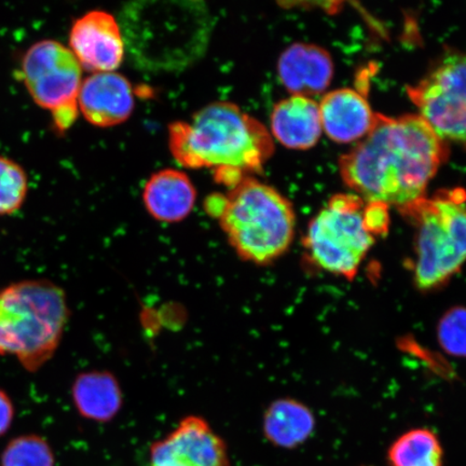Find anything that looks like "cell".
<instances>
[{
	"instance_id": "6da1fadb",
	"label": "cell",
	"mask_w": 466,
	"mask_h": 466,
	"mask_svg": "<svg viewBox=\"0 0 466 466\" xmlns=\"http://www.w3.org/2000/svg\"><path fill=\"white\" fill-rule=\"evenodd\" d=\"M445 157L444 142L420 116L377 114L370 133L340 159V172L363 200L401 208L423 198Z\"/></svg>"
},
{
	"instance_id": "7a4b0ae2",
	"label": "cell",
	"mask_w": 466,
	"mask_h": 466,
	"mask_svg": "<svg viewBox=\"0 0 466 466\" xmlns=\"http://www.w3.org/2000/svg\"><path fill=\"white\" fill-rule=\"evenodd\" d=\"M173 158L188 168H213L232 187L262 171L275 151L271 133L235 103L207 105L189 121L168 126Z\"/></svg>"
},
{
	"instance_id": "3957f363",
	"label": "cell",
	"mask_w": 466,
	"mask_h": 466,
	"mask_svg": "<svg viewBox=\"0 0 466 466\" xmlns=\"http://www.w3.org/2000/svg\"><path fill=\"white\" fill-rule=\"evenodd\" d=\"M126 55L149 73H177L207 54L215 26L203 2H133L118 15Z\"/></svg>"
},
{
	"instance_id": "277c9868",
	"label": "cell",
	"mask_w": 466,
	"mask_h": 466,
	"mask_svg": "<svg viewBox=\"0 0 466 466\" xmlns=\"http://www.w3.org/2000/svg\"><path fill=\"white\" fill-rule=\"evenodd\" d=\"M207 212L218 219L238 258L255 266H270L293 243V204L272 186L248 177L206 201Z\"/></svg>"
},
{
	"instance_id": "5b68a950",
	"label": "cell",
	"mask_w": 466,
	"mask_h": 466,
	"mask_svg": "<svg viewBox=\"0 0 466 466\" xmlns=\"http://www.w3.org/2000/svg\"><path fill=\"white\" fill-rule=\"evenodd\" d=\"M69 316L66 291L49 279H23L0 289V357L37 372L55 357Z\"/></svg>"
},
{
	"instance_id": "8992f818",
	"label": "cell",
	"mask_w": 466,
	"mask_h": 466,
	"mask_svg": "<svg viewBox=\"0 0 466 466\" xmlns=\"http://www.w3.org/2000/svg\"><path fill=\"white\" fill-rule=\"evenodd\" d=\"M400 209L416 228V287L422 291L445 287L466 264V192H440Z\"/></svg>"
},
{
	"instance_id": "52a82bcc",
	"label": "cell",
	"mask_w": 466,
	"mask_h": 466,
	"mask_svg": "<svg viewBox=\"0 0 466 466\" xmlns=\"http://www.w3.org/2000/svg\"><path fill=\"white\" fill-rule=\"evenodd\" d=\"M364 200L338 195L314 218L304 238L310 264L331 275L353 279L375 243L367 230Z\"/></svg>"
},
{
	"instance_id": "ba28073f",
	"label": "cell",
	"mask_w": 466,
	"mask_h": 466,
	"mask_svg": "<svg viewBox=\"0 0 466 466\" xmlns=\"http://www.w3.org/2000/svg\"><path fill=\"white\" fill-rule=\"evenodd\" d=\"M83 72L71 49L56 40H40L22 57V79L28 95L48 110L58 132H66L77 119Z\"/></svg>"
},
{
	"instance_id": "9c48e42d",
	"label": "cell",
	"mask_w": 466,
	"mask_h": 466,
	"mask_svg": "<svg viewBox=\"0 0 466 466\" xmlns=\"http://www.w3.org/2000/svg\"><path fill=\"white\" fill-rule=\"evenodd\" d=\"M407 91L441 141L466 143V54L448 55Z\"/></svg>"
},
{
	"instance_id": "30bf717a",
	"label": "cell",
	"mask_w": 466,
	"mask_h": 466,
	"mask_svg": "<svg viewBox=\"0 0 466 466\" xmlns=\"http://www.w3.org/2000/svg\"><path fill=\"white\" fill-rule=\"evenodd\" d=\"M150 466H230L225 441L199 416L185 417L150 448Z\"/></svg>"
},
{
	"instance_id": "8fae6325",
	"label": "cell",
	"mask_w": 466,
	"mask_h": 466,
	"mask_svg": "<svg viewBox=\"0 0 466 466\" xmlns=\"http://www.w3.org/2000/svg\"><path fill=\"white\" fill-rule=\"evenodd\" d=\"M68 48L81 67L92 74L115 72L126 56L118 20L102 10L89 11L74 22Z\"/></svg>"
},
{
	"instance_id": "7c38bea8",
	"label": "cell",
	"mask_w": 466,
	"mask_h": 466,
	"mask_svg": "<svg viewBox=\"0 0 466 466\" xmlns=\"http://www.w3.org/2000/svg\"><path fill=\"white\" fill-rule=\"evenodd\" d=\"M136 101L133 87L118 73H96L86 77L78 96L79 113L89 124L112 127L130 118Z\"/></svg>"
},
{
	"instance_id": "4fadbf2b",
	"label": "cell",
	"mask_w": 466,
	"mask_h": 466,
	"mask_svg": "<svg viewBox=\"0 0 466 466\" xmlns=\"http://www.w3.org/2000/svg\"><path fill=\"white\" fill-rule=\"evenodd\" d=\"M334 66L329 52L316 45L294 44L278 62L279 81L293 96L322 93L333 78Z\"/></svg>"
},
{
	"instance_id": "5bb4252c",
	"label": "cell",
	"mask_w": 466,
	"mask_h": 466,
	"mask_svg": "<svg viewBox=\"0 0 466 466\" xmlns=\"http://www.w3.org/2000/svg\"><path fill=\"white\" fill-rule=\"evenodd\" d=\"M322 129L338 143L364 138L372 129L377 114L359 92L340 89L329 93L319 105Z\"/></svg>"
},
{
	"instance_id": "9a60e30c",
	"label": "cell",
	"mask_w": 466,
	"mask_h": 466,
	"mask_svg": "<svg viewBox=\"0 0 466 466\" xmlns=\"http://www.w3.org/2000/svg\"><path fill=\"white\" fill-rule=\"evenodd\" d=\"M197 190L187 174L166 168L145 184L143 202L151 218L175 224L187 218L195 208Z\"/></svg>"
},
{
	"instance_id": "2e32d148",
	"label": "cell",
	"mask_w": 466,
	"mask_h": 466,
	"mask_svg": "<svg viewBox=\"0 0 466 466\" xmlns=\"http://www.w3.org/2000/svg\"><path fill=\"white\" fill-rule=\"evenodd\" d=\"M271 133L279 144L290 149H309L322 134L319 106L311 97L291 96L273 107Z\"/></svg>"
},
{
	"instance_id": "e0dca14e",
	"label": "cell",
	"mask_w": 466,
	"mask_h": 466,
	"mask_svg": "<svg viewBox=\"0 0 466 466\" xmlns=\"http://www.w3.org/2000/svg\"><path fill=\"white\" fill-rule=\"evenodd\" d=\"M71 394L76 410L93 422L114 420L124 406L119 380L108 370L80 372L72 384Z\"/></svg>"
},
{
	"instance_id": "ac0fdd59",
	"label": "cell",
	"mask_w": 466,
	"mask_h": 466,
	"mask_svg": "<svg viewBox=\"0 0 466 466\" xmlns=\"http://www.w3.org/2000/svg\"><path fill=\"white\" fill-rule=\"evenodd\" d=\"M316 418L310 408L293 399H279L267 408L262 430L271 444L294 450L310 439Z\"/></svg>"
},
{
	"instance_id": "d6986e66",
	"label": "cell",
	"mask_w": 466,
	"mask_h": 466,
	"mask_svg": "<svg viewBox=\"0 0 466 466\" xmlns=\"http://www.w3.org/2000/svg\"><path fill=\"white\" fill-rule=\"evenodd\" d=\"M388 460L390 466H444V451L433 431L413 429L393 442Z\"/></svg>"
},
{
	"instance_id": "ffe728a7",
	"label": "cell",
	"mask_w": 466,
	"mask_h": 466,
	"mask_svg": "<svg viewBox=\"0 0 466 466\" xmlns=\"http://www.w3.org/2000/svg\"><path fill=\"white\" fill-rule=\"evenodd\" d=\"M56 459L49 442L36 434L15 437L0 457L2 466H55Z\"/></svg>"
},
{
	"instance_id": "44dd1931",
	"label": "cell",
	"mask_w": 466,
	"mask_h": 466,
	"mask_svg": "<svg viewBox=\"0 0 466 466\" xmlns=\"http://www.w3.org/2000/svg\"><path fill=\"white\" fill-rule=\"evenodd\" d=\"M28 192L27 174L19 163L0 156V217L19 211Z\"/></svg>"
},
{
	"instance_id": "7402d4cb",
	"label": "cell",
	"mask_w": 466,
	"mask_h": 466,
	"mask_svg": "<svg viewBox=\"0 0 466 466\" xmlns=\"http://www.w3.org/2000/svg\"><path fill=\"white\" fill-rule=\"evenodd\" d=\"M437 337L445 352L466 358V308L456 307L446 312L437 328Z\"/></svg>"
},
{
	"instance_id": "603a6c76",
	"label": "cell",
	"mask_w": 466,
	"mask_h": 466,
	"mask_svg": "<svg viewBox=\"0 0 466 466\" xmlns=\"http://www.w3.org/2000/svg\"><path fill=\"white\" fill-rule=\"evenodd\" d=\"M388 206L381 203H369L365 207L364 219L367 230L372 236L386 235L389 230Z\"/></svg>"
},
{
	"instance_id": "cb8c5ba5",
	"label": "cell",
	"mask_w": 466,
	"mask_h": 466,
	"mask_svg": "<svg viewBox=\"0 0 466 466\" xmlns=\"http://www.w3.org/2000/svg\"><path fill=\"white\" fill-rule=\"evenodd\" d=\"M15 415V410L13 399L5 390L0 389V437L7 434L13 427Z\"/></svg>"
}]
</instances>
